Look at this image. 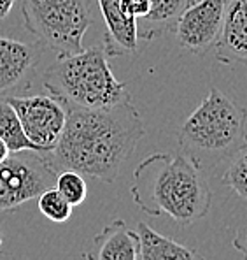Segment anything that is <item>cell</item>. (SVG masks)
Masks as SVG:
<instances>
[{
  "label": "cell",
  "mask_w": 247,
  "mask_h": 260,
  "mask_svg": "<svg viewBox=\"0 0 247 260\" xmlns=\"http://www.w3.org/2000/svg\"><path fill=\"white\" fill-rule=\"evenodd\" d=\"M144 136L146 125L132 101L104 109H70L49 158L56 171L70 169L111 185Z\"/></svg>",
  "instance_id": "6da1fadb"
},
{
  "label": "cell",
  "mask_w": 247,
  "mask_h": 260,
  "mask_svg": "<svg viewBox=\"0 0 247 260\" xmlns=\"http://www.w3.org/2000/svg\"><path fill=\"white\" fill-rule=\"evenodd\" d=\"M130 195L149 216L169 215L179 227L207 216L212 190L207 174L184 153H153L134 171Z\"/></svg>",
  "instance_id": "7a4b0ae2"
},
{
  "label": "cell",
  "mask_w": 247,
  "mask_h": 260,
  "mask_svg": "<svg viewBox=\"0 0 247 260\" xmlns=\"http://www.w3.org/2000/svg\"><path fill=\"white\" fill-rule=\"evenodd\" d=\"M43 88L67 111L104 109L132 101L127 85L114 76L104 46L56 56L44 71Z\"/></svg>",
  "instance_id": "3957f363"
},
{
  "label": "cell",
  "mask_w": 247,
  "mask_h": 260,
  "mask_svg": "<svg viewBox=\"0 0 247 260\" xmlns=\"http://www.w3.org/2000/svg\"><path fill=\"white\" fill-rule=\"evenodd\" d=\"M247 109L218 88H211L177 134L179 151L205 174L230 158L247 139Z\"/></svg>",
  "instance_id": "277c9868"
},
{
  "label": "cell",
  "mask_w": 247,
  "mask_h": 260,
  "mask_svg": "<svg viewBox=\"0 0 247 260\" xmlns=\"http://www.w3.org/2000/svg\"><path fill=\"white\" fill-rule=\"evenodd\" d=\"M26 30L56 56L83 49L91 25L90 0H21Z\"/></svg>",
  "instance_id": "5b68a950"
},
{
  "label": "cell",
  "mask_w": 247,
  "mask_h": 260,
  "mask_svg": "<svg viewBox=\"0 0 247 260\" xmlns=\"http://www.w3.org/2000/svg\"><path fill=\"white\" fill-rule=\"evenodd\" d=\"M56 167L48 151L25 150L0 162V211H14L55 186Z\"/></svg>",
  "instance_id": "8992f818"
},
{
  "label": "cell",
  "mask_w": 247,
  "mask_h": 260,
  "mask_svg": "<svg viewBox=\"0 0 247 260\" xmlns=\"http://www.w3.org/2000/svg\"><path fill=\"white\" fill-rule=\"evenodd\" d=\"M20 118L21 128L39 151H53L65 128L68 111L51 93L6 97Z\"/></svg>",
  "instance_id": "52a82bcc"
},
{
  "label": "cell",
  "mask_w": 247,
  "mask_h": 260,
  "mask_svg": "<svg viewBox=\"0 0 247 260\" xmlns=\"http://www.w3.org/2000/svg\"><path fill=\"white\" fill-rule=\"evenodd\" d=\"M228 0H195L177 21L176 41L182 49L203 56L219 39L225 23Z\"/></svg>",
  "instance_id": "ba28073f"
},
{
  "label": "cell",
  "mask_w": 247,
  "mask_h": 260,
  "mask_svg": "<svg viewBox=\"0 0 247 260\" xmlns=\"http://www.w3.org/2000/svg\"><path fill=\"white\" fill-rule=\"evenodd\" d=\"M102 20L105 25L104 46L109 56L132 55L139 49L137 18H132L121 9L119 0H97Z\"/></svg>",
  "instance_id": "9c48e42d"
},
{
  "label": "cell",
  "mask_w": 247,
  "mask_h": 260,
  "mask_svg": "<svg viewBox=\"0 0 247 260\" xmlns=\"http://www.w3.org/2000/svg\"><path fill=\"white\" fill-rule=\"evenodd\" d=\"M214 48L219 62L247 67V0L228 2L225 23Z\"/></svg>",
  "instance_id": "30bf717a"
},
{
  "label": "cell",
  "mask_w": 247,
  "mask_h": 260,
  "mask_svg": "<svg viewBox=\"0 0 247 260\" xmlns=\"http://www.w3.org/2000/svg\"><path fill=\"white\" fill-rule=\"evenodd\" d=\"M86 260H139V234L125 220H114L93 238Z\"/></svg>",
  "instance_id": "8fae6325"
},
{
  "label": "cell",
  "mask_w": 247,
  "mask_h": 260,
  "mask_svg": "<svg viewBox=\"0 0 247 260\" xmlns=\"http://www.w3.org/2000/svg\"><path fill=\"white\" fill-rule=\"evenodd\" d=\"M37 63V51L30 44L0 36V95L20 88Z\"/></svg>",
  "instance_id": "7c38bea8"
},
{
  "label": "cell",
  "mask_w": 247,
  "mask_h": 260,
  "mask_svg": "<svg viewBox=\"0 0 247 260\" xmlns=\"http://www.w3.org/2000/svg\"><path fill=\"white\" fill-rule=\"evenodd\" d=\"M195 0H149V11L137 20L139 39L149 43L163 34L174 32L184 9Z\"/></svg>",
  "instance_id": "4fadbf2b"
},
{
  "label": "cell",
  "mask_w": 247,
  "mask_h": 260,
  "mask_svg": "<svg viewBox=\"0 0 247 260\" xmlns=\"http://www.w3.org/2000/svg\"><path fill=\"white\" fill-rule=\"evenodd\" d=\"M137 234H139V260H203L195 248L184 246L159 234L144 221H139L137 225Z\"/></svg>",
  "instance_id": "5bb4252c"
},
{
  "label": "cell",
  "mask_w": 247,
  "mask_h": 260,
  "mask_svg": "<svg viewBox=\"0 0 247 260\" xmlns=\"http://www.w3.org/2000/svg\"><path fill=\"white\" fill-rule=\"evenodd\" d=\"M0 139L7 144L11 153H18L25 150L39 151L30 143L28 137L25 136L20 123V118H18L16 111L7 102L6 97L0 99Z\"/></svg>",
  "instance_id": "9a60e30c"
},
{
  "label": "cell",
  "mask_w": 247,
  "mask_h": 260,
  "mask_svg": "<svg viewBox=\"0 0 247 260\" xmlns=\"http://www.w3.org/2000/svg\"><path fill=\"white\" fill-rule=\"evenodd\" d=\"M223 183L230 186L240 199L247 201V139L228 158V167L223 173Z\"/></svg>",
  "instance_id": "2e32d148"
},
{
  "label": "cell",
  "mask_w": 247,
  "mask_h": 260,
  "mask_svg": "<svg viewBox=\"0 0 247 260\" xmlns=\"http://www.w3.org/2000/svg\"><path fill=\"white\" fill-rule=\"evenodd\" d=\"M55 188L62 193V197L65 199L70 206H79L86 201L88 197V185L83 174L75 173V171L65 169L60 171L56 174L55 179Z\"/></svg>",
  "instance_id": "e0dca14e"
},
{
  "label": "cell",
  "mask_w": 247,
  "mask_h": 260,
  "mask_svg": "<svg viewBox=\"0 0 247 260\" xmlns=\"http://www.w3.org/2000/svg\"><path fill=\"white\" fill-rule=\"evenodd\" d=\"M37 206H39V211L48 220L55 221V223H65V221H68L72 216V209H74V206L68 204L55 186L44 190L37 197Z\"/></svg>",
  "instance_id": "ac0fdd59"
},
{
  "label": "cell",
  "mask_w": 247,
  "mask_h": 260,
  "mask_svg": "<svg viewBox=\"0 0 247 260\" xmlns=\"http://www.w3.org/2000/svg\"><path fill=\"white\" fill-rule=\"evenodd\" d=\"M121 9L132 18H144L149 11V0H119Z\"/></svg>",
  "instance_id": "d6986e66"
},
{
  "label": "cell",
  "mask_w": 247,
  "mask_h": 260,
  "mask_svg": "<svg viewBox=\"0 0 247 260\" xmlns=\"http://www.w3.org/2000/svg\"><path fill=\"white\" fill-rule=\"evenodd\" d=\"M231 244L242 255V260H247V227L238 229L233 241H231Z\"/></svg>",
  "instance_id": "ffe728a7"
},
{
  "label": "cell",
  "mask_w": 247,
  "mask_h": 260,
  "mask_svg": "<svg viewBox=\"0 0 247 260\" xmlns=\"http://www.w3.org/2000/svg\"><path fill=\"white\" fill-rule=\"evenodd\" d=\"M14 4H16V0H0V23L9 16V13L13 11Z\"/></svg>",
  "instance_id": "44dd1931"
},
{
  "label": "cell",
  "mask_w": 247,
  "mask_h": 260,
  "mask_svg": "<svg viewBox=\"0 0 247 260\" xmlns=\"http://www.w3.org/2000/svg\"><path fill=\"white\" fill-rule=\"evenodd\" d=\"M9 155H11V151H9V148H7V144L0 139V162H2V160H6Z\"/></svg>",
  "instance_id": "7402d4cb"
},
{
  "label": "cell",
  "mask_w": 247,
  "mask_h": 260,
  "mask_svg": "<svg viewBox=\"0 0 247 260\" xmlns=\"http://www.w3.org/2000/svg\"><path fill=\"white\" fill-rule=\"evenodd\" d=\"M2 244H4V234H2V231H0V253H2Z\"/></svg>",
  "instance_id": "603a6c76"
},
{
  "label": "cell",
  "mask_w": 247,
  "mask_h": 260,
  "mask_svg": "<svg viewBox=\"0 0 247 260\" xmlns=\"http://www.w3.org/2000/svg\"><path fill=\"white\" fill-rule=\"evenodd\" d=\"M228 2H233V0H228Z\"/></svg>",
  "instance_id": "cb8c5ba5"
}]
</instances>
